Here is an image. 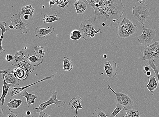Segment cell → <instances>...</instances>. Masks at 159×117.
I'll list each match as a JSON object with an SVG mask.
<instances>
[{"label": "cell", "instance_id": "obj_47", "mask_svg": "<svg viewBox=\"0 0 159 117\" xmlns=\"http://www.w3.org/2000/svg\"><path fill=\"white\" fill-rule=\"evenodd\" d=\"M146 74L148 76H150L151 75V72L150 71L146 73Z\"/></svg>", "mask_w": 159, "mask_h": 117}, {"label": "cell", "instance_id": "obj_11", "mask_svg": "<svg viewBox=\"0 0 159 117\" xmlns=\"http://www.w3.org/2000/svg\"><path fill=\"white\" fill-rule=\"evenodd\" d=\"M104 64L107 78L110 80L112 79L117 74V63L113 61H110L105 62Z\"/></svg>", "mask_w": 159, "mask_h": 117}, {"label": "cell", "instance_id": "obj_34", "mask_svg": "<svg viewBox=\"0 0 159 117\" xmlns=\"http://www.w3.org/2000/svg\"><path fill=\"white\" fill-rule=\"evenodd\" d=\"M108 116L102 111L100 108H98L94 111L92 117H108Z\"/></svg>", "mask_w": 159, "mask_h": 117}, {"label": "cell", "instance_id": "obj_4", "mask_svg": "<svg viewBox=\"0 0 159 117\" xmlns=\"http://www.w3.org/2000/svg\"><path fill=\"white\" fill-rule=\"evenodd\" d=\"M132 17L142 25L150 15L147 5L144 3L136 5L132 8Z\"/></svg>", "mask_w": 159, "mask_h": 117}, {"label": "cell", "instance_id": "obj_19", "mask_svg": "<svg viewBox=\"0 0 159 117\" xmlns=\"http://www.w3.org/2000/svg\"><path fill=\"white\" fill-rule=\"evenodd\" d=\"M20 96L26 98V100L25 102L28 106L32 104L34 105L35 103V100L38 98L36 95L29 93L27 91H24L21 92L20 93Z\"/></svg>", "mask_w": 159, "mask_h": 117}, {"label": "cell", "instance_id": "obj_31", "mask_svg": "<svg viewBox=\"0 0 159 117\" xmlns=\"http://www.w3.org/2000/svg\"><path fill=\"white\" fill-rule=\"evenodd\" d=\"M82 37V35L79 30H74L70 34V38L74 41H78Z\"/></svg>", "mask_w": 159, "mask_h": 117}, {"label": "cell", "instance_id": "obj_45", "mask_svg": "<svg viewBox=\"0 0 159 117\" xmlns=\"http://www.w3.org/2000/svg\"><path fill=\"white\" fill-rule=\"evenodd\" d=\"M147 0H136L137 1L139 2V3H145Z\"/></svg>", "mask_w": 159, "mask_h": 117}, {"label": "cell", "instance_id": "obj_21", "mask_svg": "<svg viewBox=\"0 0 159 117\" xmlns=\"http://www.w3.org/2000/svg\"><path fill=\"white\" fill-rule=\"evenodd\" d=\"M3 81L2 86V93L0 101H2L1 106L4 105L5 102V98L7 94L8 93L10 88L14 86L11 84L7 83L4 79H2Z\"/></svg>", "mask_w": 159, "mask_h": 117}, {"label": "cell", "instance_id": "obj_29", "mask_svg": "<svg viewBox=\"0 0 159 117\" xmlns=\"http://www.w3.org/2000/svg\"><path fill=\"white\" fill-rule=\"evenodd\" d=\"M22 103L23 101L21 100L14 98L11 100L9 103H7L6 105L9 109H17L20 106Z\"/></svg>", "mask_w": 159, "mask_h": 117}, {"label": "cell", "instance_id": "obj_46", "mask_svg": "<svg viewBox=\"0 0 159 117\" xmlns=\"http://www.w3.org/2000/svg\"><path fill=\"white\" fill-rule=\"evenodd\" d=\"M29 15H25L24 16V18L25 20H28L29 18Z\"/></svg>", "mask_w": 159, "mask_h": 117}, {"label": "cell", "instance_id": "obj_32", "mask_svg": "<svg viewBox=\"0 0 159 117\" xmlns=\"http://www.w3.org/2000/svg\"><path fill=\"white\" fill-rule=\"evenodd\" d=\"M147 63L152 67L153 71H154L155 75L157 77L158 80V83L159 85V73L158 71V65H155L154 64V60H148Z\"/></svg>", "mask_w": 159, "mask_h": 117}, {"label": "cell", "instance_id": "obj_37", "mask_svg": "<svg viewBox=\"0 0 159 117\" xmlns=\"http://www.w3.org/2000/svg\"><path fill=\"white\" fill-rule=\"evenodd\" d=\"M153 70V69L150 65L147 62L146 64L143 66V72L144 74H146L148 72H151Z\"/></svg>", "mask_w": 159, "mask_h": 117}, {"label": "cell", "instance_id": "obj_41", "mask_svg": "<svg viewBox=\"0 0 159 117\" xmlns=\"http://www.w3.org/2000/svg\"><path fill=\"white\" fill-rule=\"evenodd\" d=\"M9 109L10 111V112L7 114V117H18L17 115L15 114L13 111L11 110L10 109Z\"/></svg>", "mask_w": 159, "mask_h": 117}, {"label": "cell", "instance_id": "obj_27", "mask_svg": "<svg viewBox=\"0 0 159 117\" xmlns=\"http://www.w3.org/2000/svg\"><path fill=\"white\" fill-rule=\"evenodd\" d=\"M33 67H38L41 65L43 61L42 58H40L36 56H32L28 58L27 59Z\"/></svg>", "mask_w": 159, "mask_h": 117}, {"label": "cell", "instance_id": "obj_10", "mask_svg": "<svg viewBox=\"0 0 159 117\" xmlns=\"http://www.w3.org/2000/svg\"><path fill=\"white\" fill-rule=\"evenodd\" d=\"M54 77L55 76L54 75H52L50 76L46 77L39 80V81L38 82L30 84H29L26 86L19 88L16 87H13L11 89H10L8 93L9 96L10 98V101L12 100V98L15 96V95L18 93H20L21 92H23L24 90L28 88L29 87H30L35 85L36 84L38 83L46 81V80H53Z\"/></svg>", "mask_w": 159, "mask_h": 117}, {"label": "cell", "instance_id": "obj_51", "mask_svg": "<svg viewBox=\"0 0 159 117\" xmlns=\"http://www.w3.org/2000/svg\"><path fill=\"white\" fill-rule=\"evenodd\" d=\"M75 1L76 2H78V1H80V0H75Z\"/></svg>", "mask_w": 159, "mask_h": 117}, {"label": "cell", "instance_id": "obj_36", "mask_svg": "<svg viewBox=\"0 0 159 117\" xmlns=\"http://www.w3.org/2000/svg\"><path fill=\"white\" fill-rule=\"evenodd\" d=\"M85 1L89 5L94 9L95 8V5L98 4L101 0H85Z\"/></svg>", "mask_w": 159, "mask_h": 117}, {"label": "cell", "instance_id": "obj_13", "mask_svg": "<svg viewBox=\"0 0 159 117\" xmlns=\"http://www.w3.org/2000/svg\"><path fill=\"white\" fill-rule=\"evenodd\" d=\"M29 54L25 50L21 49L16 52L14 56L13 60L11 62V64L16 67V65L21 62L26 60L29 57Z\"/></svg>", "mask_w": 159, "mask_h": 117}, {"label": "cell", "instance_id": "obj_33", "mask_svg": "<svg viewBox=\"0 0 159 117\" xmlns=\"http://www.w3.org/2000/svg\"><path fill=\"white\" fill-rule=\"evenodd\" d=\"M116 107L111 114L110 115V117H116L123 109H124L123 106L119 104L116 103Z\"/></svg>", "mask_w": 159, "mask_h": 117}, {"label": "cell", "instance_id": "obj_7", "mask_svg": "<svg viewBox=\"0 0 159 117\" xmlns=\"http://www.w3.org/2000/svg\"><path fill=\"white\" fill-rule=\"evenodd\" d=\"M142 28L143 32L139 37L138 41L142 46H149L156 36V32L154 29L147 28L144 25H142Z\"/></svg>", "mask_w": 159, "mask_h": 117}, {"label": "cell", "instance_id": "obj_48", "mask_svg": "<svg viewBox=\"0 0 159 117\" xmlns=\"http://www.w3.org/2000/svg\"><path fill=\"white\" fill-rule=\"evenodd\" d=\"M8 27L11 29H14V27L13 25L11 24L8 25Z\"/></svg>", "mask_w": 159, "mask_h": 117}, {"label": "cell", "instance_id": "obj_18", "mask_svg": "<svg viewBox=\"0 0 159 117\" xmlns=\"http://www.w3.org/2000/svg\"><path fill=\"white\" fill-rule=\"evenodd\" d=\"M1 78L4 79L7 83L11 84L14 86L20 85L19 80L15 77L13 73L7 75L1 74Z\"/></svg>", "mask_w": 159, "mask_h": 117}, {"label": "cell", "instance_id": "obj_5", "mask_svg": "<svg viewBox=\"0 0 159 117\" xmlns=\"http://www.w3.org/2000/svg\"><path fill=\"white\" fill-rule=\"evenodd\" d=\"M51 93L52 95L48 100L41 102L38 107L33 108V111L40 113L45 110L48 106L53 104L56 105L58 108L64 106L66 104V102L64 100H58L57 99V91L56 90L52 91H51Z\"/></svg>", "mask_w": 159, "mask_h": 117}, {"label": "cell", "instance_id": "obj_50", "mask_svg": "<svg viewBox=\"0 0 159 117\" xmlns=\"http://www.w3.org/2000/svg\"><path fill=\"white\" fill-rule=\"evenodd\" d=\"M103 58H106L107 57V54H103Z\"/></svg>", "mask_w": 159, "mask_h": 117}, {"label": "cell", "instance_id": "obj_24", "mask_svg": "<svg viewBox=\"0 0 159 117\" xmlns=\"http://www.w3.org/2000/svg\"><path fill=\"white\" fill-rule=\"evenodd\" d=\"M35 12V9L31 5L25 6L22 7L20 13L22 15H28L32 17Z\"/></svg>", "mask_w": 159, "mask_h": 117}, {"label": "cell", "instance_id": "obj_15", "mask_svg": "<svg viewBox=\"0 0 159 117\" xmlns=\"http://www.w3.org/2000/svg\"><path fill=\"white\" fill-rule=\"evenodd\" d=\"M116 117H140V113L135 109L124 108Z\"/></svg>", "mask_w": 159, "mask_h": 117}, {"label": "cell", "instance_id": "obj_3", "mask_svg": "<svg viewBox=\"0 0 159 117\" xmlns=\"http://www.w3.org/2000/svg\"><path fill=\"white\" fill-rule=\"evenodd\" d=\"M102 29L100 28L96 31L94 25L90 20H85L83 21L79 27V31L82 34V37L85 41L94 37L96 34L98 33H102Z\"/></svg>", "mask_w": 159, "mask_h": 117}, {"label": "cell", "instance_id": "obj_30", "mask_svg": "<svg viewBox=\"0 0 159 117\" xmlns=\"http://www.w3.org/2000/svg\"><path fill=\"white\" fill-rule=\"evenodd\" d=\"M34 52L36 56L40 58H42L45 56V52L43 47L42 46H38L34 47Z\"/></svg>", "mask_w": 159, "mask_h": 117}, {"label": "cell", "instance_id": "obj_28", "mask_svg": "<svg viewBox=\"0 0 159 117\" xmlns=\"http://www.w3.org/2000/svg\"><path fill=\"white\" fill-rule=\"evenodd\" d=\"M143 51L151 52H159V41L155 42L149 46H145Z\"/></svg>", "mask_w": 159, "mask_h": 117}, {"label": "cell", "instance_id": "obj_8", "mask_svg": "<svg viewBox=\"0 0 159 117\" xmlns=\"http://www.w3.org/2000/svg\"><path fill=\"white\" fill-rule=\"evenodd\" d=\"M21 13L15 14L11 17L10 20L11 24L13 25L14 29H16L18 34H27L30 31L27 28L28 24L25 23L22 20L21 18Z\"/></svg>", "mask_w": 159, "mask_h": 117}, {"label": "cell", "instance_id": "obj_14", "mask_svg": "<svg viewBox=\"0 0 159 117\" xmlns=\"http://www.w3.org/2000/svg\"><path fill=\"white\" fill-rule=\"evenodd\" d=\"M76 11L77 15H83L86 10L88 8L89 5L85 1L81 0L78 2H76L74 4Z\"/></svg>", "mask_w": 159, "mask_h": 117}, {"label": "cell", "instance_id": "obj_38", "mask_svg": "<svg viewBox=\"0 0 159 117\" xmlns=\"http://www.w3.org/2000/svg\"><path fill=\"white\" fill-rule=\"evenodd\" d=\"M39 113L33 111L31 112V114L30 115H28L26 113L21 115L20 117H39Z\"/></svg>", "mask_w": 159, "mask_h": 117}, {"label": "cell", "instance_id": "obj_49", "mask_svg": "<svg viewBox=\"0 0 159 117\" xmlns=\"http://www.w3.org/2000/svg\"><path fill=\"white\" fill-rule=\"evenodd\" d=\"M26 114L28 115H30L31 114V112L30 111H28L26 113Z\"/></svg>", "mask_w": 159, "mask_h": 117}, {"label": "cell", "instance_id": "obj_52", "mask_svg": "<svg viewBox=\"0 0 159 117\" xmlns=\"http://www.w3.org/2000/svg\"><path fill=\"white\" fill-rule=\"evenodd\" d=\"M42 7H42V8H45V6H42Z\"/></svg>", "mask_w": 159, "mask_h": 117}, {"label": "cell", "instance_id": "obj_6", "mask_svg": "<svg viewBox=\"0 0 159 117\" xmlns=\"http://www.w3.org/2000/svg\"><path fill=\"white\" fill-rule=\"evenodd\" d=\"M56 3L53 8L57 13L62 15L68 14L73 9L75 0H52Z\"/></svg>", "mask_w": 159, "mask_h": 117}, {"label": "cell", "instance_id": "obj_9", "mask_svg": "<svg viewBox=\"0 0 159 117\" xmlns=\"http://www.w3.org/2000/svg\"><path fill=\"white\" fill-rule=\"evenodd\" d=\"M107 88L108 89L112 91L116 95V103L119 104L123 106L125 109H128L134 106V102L128 95L122 93H116L112 89L110 85L107 86Z\"/></svg>", "mask_w": 159, "mask_h": 117}, {"label": "cell", "instance_id": "obj_35", "mask_svg": "<svg viewBox=\"0 0 159 117\" xmlns=\"http://www.w3.org/2000/svg\"><path fill=\"white\" fill-rule=\"evenodd\" d=\"M6 23L5 22L1 21L0 22V28L2 31V36H3L5 32H8L9 31V29L6 28Z\"/></svg>", "mask_w": 159, "mask_h": 117}, {"label": "cell", "instance_id": "obj_16", "mask_svg": "<svg viewBox=\"0 0 159 117\" xmlns=\"http://www.w3.org/2000/svg\"><path fill=\"white\" fill-rule=\"evenodd\" d=\"M13 71L14 76L20 81L25 80L29 75L26 69L22 67H16L13 69Z\"/></svg>", "mask_w": 159, "mask_h": 117}, {"label": "cell", "instance_id": "obj_25", "mask_svg": "<svg viewBox=\"0 0 159 117\" xmlns=\"http://www.w3.org/2000/svg\"><path fill=\"white\" fill-rule=\"evenodd\" d=\"M60 20V18L57 16L56 14L48 15L47 13H46L44 15L43 20L44 24L54 22Z\"/></svg>", "mask_w": 159, "mask_h": 117}, {"label": "cell", "instance_id": "obj_42", "mask_svg": "<svg viewBox=\"0 0 159 117\" xmlns=\"http://www.w3.org/2000/svg\"><path fill=\"white\" fill-rule=\"evenodd\" d=\"M39 117H51V116L48 115L47 113L42 111L39 113Z\"/></svg>", "mask_w": 159, "mask_h": 117}, {"label": "cell", "instance_id": "obj_39", "mask_svg": "<svg viewBox=\"0 0 159 117\" xmlns=\"http://www.w3.org/2000/svg\"><path fill=\"white\" fill-rule=\"evenodd\" d=\"M1 74H4L5 75H8L10 74H13V71L11 69H6L0 71Z\"/></svg>", "mask_w": 159, "mask_h": 117}, {"label": "cell", "instance_id": "obj_2", "mask_svg": "<svg viewBox=\"0 0 159 117\" xmlns=\"http://www.w3.org/2000/svg\"><path fill=\"white\" fill-rule=\"evenodd\" d=\"M116 37L126 39L130 37L137 31L138 28L130 20L124 18L121 22L118 23Z\"/></svg>", "mask_w": 159, "mask_h": 117}, {"label": "cell", "instance_id": "obj_53", "mask_svg": "<svg viewBox=\"0 0 159 117\" xmlns=\"http://www.w3.org/2000/svg\"><path fill=\"white\" fill-rule=\"evenodd\" d=\"M74 117H77V115H76L74 116Z\"/></svg>", "mask_w": 159, "mask_h": 117}, {"label": "cell", "instance_id": "obj_12", "mask_svg": "<svg viewBox=\"0 0 159 117\" xmlns=\"http://www.w3.org/2000/svg\"><path fill=\"white\" fill-rule=\"evenodd\" d=\"M54 31L55 28L52 26L48 27L47 28L40 26L36 27L35 29L34 32L35 36L37 37L43 39L53 33Z\"/></svg>", "mask_w": 159, "mask_h": 117}, {"label": "cell", "instance_id": "obj_40", "mask_svg": "<svg viewBox=\"0 0 159 117\" xmlns=\"http://www.w3.org/2000/svg\"><path fill=\"white\" fill-rule=\"evenodd\" d=\"M14 57L11 54H8L6 55L5 58L6 61L8 62H12L13 60Z\"/></svg>", "mask_w": 159, "mask_h": 117}, {"label": "cell", "instance_id": "obj_17", "mask_svg": "<svg viewBox=\"0 0 159 117\" xmlns=\"http://www.w3.org/2000/svg\"><path fill=\"white\" fill-rule=\"evenodd\" d=\"M82 102V98L80 97L74 98L70 101L69 103V107L71 109L75 108L76 112V115H77L78 111L79 109L84 110L81 103Z\"/></svg>", "mask_w": 159, "mask_h": 117}, {"label": "cell", "instance_id": "obj_26", "mask_svg": "<svg viewBox=\"0 0 159 117\" xmlns=\"http://www.w3.org/2000/svg\"><path fill=\"white\" fill-rule=\"evenodd\" d=\"M73 63L70 58L67 57L64 58V62L62 67L66 72H70L73 69Z\"/></svg>", "mask_w": 159, "mask_h": 117}, {"label": "cell", "instance_id": "obj_22", "mask_svg": "<svg viewBox=\"0 0 159 117\" xmlns=\"http://www.w3.org/2000/svg\"><path fill=\"white\" fill-rule=\"evenodd\" d=\"M16 67H20L24 68L27 71L28 74H32L34 72L35 67H33L28 60H25L18 63Z\"/></svg>", "mask_w": 159, "mask_h": 117}, {"label": "cell", "instance_id": "obj_23", "mask_svg": "<svg viewBox=\"0 0 159 117\" xmlns=\"http://www.w3.org/2000/svg\"><path fill=\"white\" fill-rule=\"evenodd\" d=\"M143 53L142 58L143 61L149 60H154L158 58L159 59V52H151L147 51H143Z\"/></svg>", "mask_w": 159, "mask_h": 117}, {"label": "cell", "instance_id": "obj_1", "mask_svg": "<svg viewBox=\"0 0 159 117\" xmlns=\"http://www.w3.org/2000/svg\"><path fill=\"white\" fill-rule=\"evenodd\" d=\"M94 21L102 27H111L123 15L124 7L122 0H101L94 9Z\"/></svg>", "mask_w": 159, "mask_h": 117}, {"label": "cell", "instance_id": "obj_43", "mask_svg": "<svg viewBox=\"0 0 159 117\" xmlns=\"http://www.w3.org/2000/svg\"><path fill=\"white\" fill-rule=\"evenodd\" d=\"M3 39L1 38L0 39V54H1L3 52H5V50L3 49L2 46V41H3Z\"/></svg>", "mask_w": 159, "mask_h": 117}, {"label": "cell", "instance_id": "obj_44", "mask_svg": "<svg viewBox=\"0 0 159 117\" xmlns=\"http://www.w3.org/2000/svg\"><path fill=\"white\" fill-rule=\"evenodd\" d=\"M3 109L1 108V111H0V117H5L4 115L3 114Z\"/></svg>", "mask_w": 159, "mask_h": 117}, {"label": "cell", "instance_id": "obj_20", "mask_svg": "<svg viewBox=\"0 0 159 117\" xmlns=\"http://www.w3.org/2000/svg\"><path fill=\"white\" fill-rule=\"evenodd\" d=\"M148 84L146 86L148 90L150 92H153L157 87L158 82L157 81L155 76L151 75L148 76Z\"/></svg>", "mask_w": 159, "mask_h": 117}]
</instances>
